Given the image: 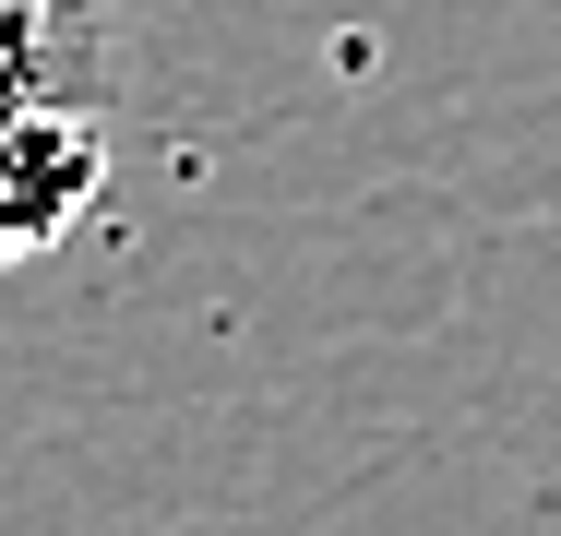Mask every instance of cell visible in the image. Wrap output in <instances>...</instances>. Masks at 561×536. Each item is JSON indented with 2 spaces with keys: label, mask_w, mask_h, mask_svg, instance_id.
Listing matches in <instances>:
<instances>
[{
  "label": "cell",
  "mask_w": 561,
  "mask_h": 536,
  "mask_svg": "<svg viewBox=\"0 0 561 536\" xmlns=\"http://www.w3.org/2000/svg\"><path fill=\"white\" fill-rule=\"evenodd\" d=\"M108 191V131L72 84H24L0 72V275L60 250Z\"/></svg>",
  "instance_id": "6da1fadb"
},
{
  "label": "cell",
  "mask_w": 561,
  "mask_h": 536,
  "mask_svg": "<svg viewBox=\"0 0 561 536\" xmlns=\"http://www.w3.org/2000/svg\"><path fill=\"white\" fill-rule=\"evenodd\" d=\"M60 12H72V0H0V72L60 84Z\"/></svg>",
  "instance_id": "7a4b0ae2"
}]
</instances>
